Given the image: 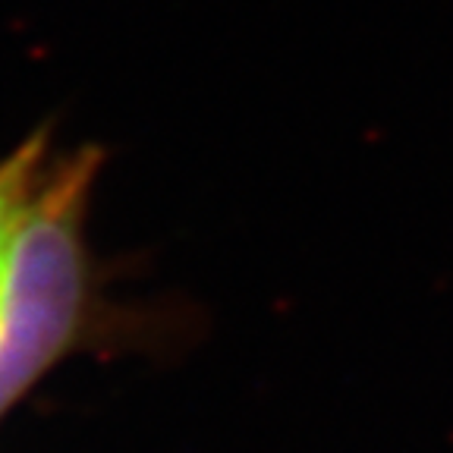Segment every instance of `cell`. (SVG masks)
<instances>
[{
    "label": "cell",
    "instance_id": "obj_1",
    "mask_svg": "<svg viewBox=\"0 0 453 453\" xmlns=\"http://www.w3.org/2000/svg\"><path fill=\"white\" fill-rule=\"evenodd\" d=\"M95 155L44 170L16 230L0 296V416L66 347L82 303V208Z\"/></svg>",
    "mask_w": 453,
    "mask_h": 453
},
{
    "label": "cell",
    "instance_id": "obj_2",
    "mask_svg": "<svg viewBox=\"0 0 453 453\" xmlns=\"http://www.w3.org/2000/svg\"><path fill=\"white\" fill-rule=\"evenodd\" d=\"M44 173V149L42 135L32 139L26 149L0 164V280H7L10 252H13L16 230L26 214L32 192Z\"/></svg>",
    "mask_w": 453,
    "mask_h": 453
},
{
    "label": "cell",
    "instance_id": "obj_3",
    "mask_svg": "<svg viewBox=\"0 0 453 453\" xmlns=\"http://www.w3.org/2000/svg\"><path fill=\"white\" fill-rule=\"evenodd\" d=\"M0 296H4V280H0Z\"/></svg>",
    "mask_w": 453,
    "mask_h": 453
}]
</instances>
